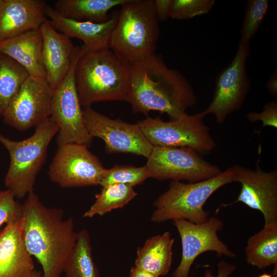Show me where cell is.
Here are the masks:
<instances>
[{"instance_id":"17","label":"cell","mask_w":277,"mask_h":277,"mask_svg":"<svg viewBox=\"0 0 277 277\" xmlns=\"http://www.w3.org/2000/svg\"><path fill=\"white\" fill-rule=\"evenodd\" d=\"M46 6L43 0H0V42L39 29Z\"/></svg>"},{"instance_id":"22","label":"cell","mask_w":277,"mask_h":277,"mask_svg":"<svg viewBox=\"0 0 277 277\" xmlns=\"http://www.w3.org/2000/svg\"><path fill=\"white\" fill-rule=\"evenodd\" d=\"M246 262L260 269L274 266L273 277L277 275V224L264 227L250 236L245 250Z\"/></svg>"},{"instance_id":"6","label":"cell","mask_w":277,"mask_h":277,"mask_svg":"<svg viewBox=\"0 0 277 277\" xmlns=\"http://www.w3.org/2000/svg\"><path fill=\"white\" fill-rule=\"evenodd\" d=\"M232 182V166L219 175L203 181L185 183L171 181L168 190L153 204L154 210L151 221L160 223L183 219L195 224L203 223L210 215L203 209L206 202L219 188Z\"/></svg>"},{"instance_id":"30","label":"cell","mask_w":277,"mask_h":277,"mask_svg":"<svg viewBox=\"0 0 277 277\" xmlns=\"http://www.w3.org/2000/svg\"><path fill=\"white\" fill-rule=\"evenodd\" d=\"M22 216V204L9 190H0V228L4 224L19 221Z\"/></svg>"},{"instance_id":"4","label":"cell","mask_w":277,"mask_h":277,"mask_svg":"<svg viewBox=\"0 0 277 277\" xmlns=\"http://www.w3.org/2000/svg\"><path fill=\"white\" fill-rule=\"evenodd\" d=\"M159 23L154 0H127L121 5L109 48L128 63L154 53Z\"/></svg>"},{"instance_id":"31","label":"cell","mask_w":277,"mask_h":277,"mask_svg":"<svg viewBox=\"0 0 277 277\" xmlns=\"http://www.w3.org/2000/svg\"><path fill=\"white\" fill-rule=\"evenodd\" d=\"M248 121L252 122L261 121L263 127L270 126L277 128V102L272 101L266 104L260 112H250L247 114Z\"/></svg>"},{"instance_id":"13","label":"cell","mask_w":277,"mask_h":277,"mask_svg":"<svg viewBox=\"0 0 277 277\" xmlns=\"http://www.w3.org/2000/svg\"><path fill=\"white\" fill-rule=\"evenodd\" d=\"M53 95L46 79L29 75L5 112L4 123L19 131L36 127L50 117Z\"/></svg>"},{"instance_id":"1","label":"cell","mask_w":277,"mask_h":277,"mask_svg":"<svg viewBox=\"0 0 277 277\" xmlns=\"http://www.w3.org/2000/svg\"><path fill=\"white\" fill-rule=\"evenodd\" d=\"M129 64L128 102L134 113L151 111L176 120L194 106L197 99L191 85L178 70L170 68L155 53Z\"/></svg>"},{"instance_id":"11","label":"cell","mask_w":277,"mask_h":277,"mask_svg":"<svg viewBox=\"0 0 277 277\" xmlns=\"http://www.w3.org/2000/svg\"><path fill=\"white\" fill-rule=\"evenodd\" d=\"M88 147L76 143L58 146L49 166L50 181L64 188L100 185L106 169Z\"/></svg>"},{"instance_id":"19","label":"cell","mask_w":277,"mask_h":277,"mask_svg":"<svg viewBox=\"0 0 277 277\" xmlns=\"http://www.w3.org/2000/svg\"><path fill=\"white\" fill-rule=\"evenodd\" d=\"M35 270L22 235L21 219L0 230V277H31Z\"/></svg>"},{"instance_id":"8","label":"cell","mask_w":277,"mask_h":277,"mask_svg":"<svg viewBox=\"0 0 277 277\" xmlns=\"http://www.w3.org/2000/svg\"><path fill=\"white\" fill-rule=\"evenodd\" d=\"M86 50L83 45L76 47L70 69L53 91L50 117L56 124L58 146L70 143L89 147L93 137L88 133L83 115L75 81V69L78 60Z\"/></svg>"},{"instance_id":"36","label":"cell","mask_w":277,"mask_h":277,"mask_svg":"<svg viewBox=\"0 0 277 277\" xmlns=\"http://www.w3.org/2000/svg\"><path fill=\"white\" fill-rule=\"evenodd\" d=\"M42 272L41 271L35 270L31 277H42Z\"/></svg>"},{"instance_id":"12","label":"cell","mask_w":277,"mask_h":277,"mask_svg":"<svg viewBox=\"0 0 277 277\" xmlns=\"http://www.w3.org/2000/svg\"><path fill=\"white\" fill-rule=\"evenodd\" d=\"M83 115L88 133L104 142L108 153H131L147 159L149 156L153 146L137 124L111 119L91 107L83 108Z\"/></svg>"},{"instance_id":"37","label":"cell","mask_w":277,"mask_h":277,"mask_svg":"<svg viewBox=\"0 0 277 277\" xmlns=\"http://www.w3.org/2000/svg\"><path fill=\"white\" fill-rule=\"evenodd\" d=\"M258 277H273L272 275H271L270 274L264 273L261 275H260Z\"/></svg>"},{"instance_id":"34","label":"cell","mask_w":277,"mask_h":277,"mask_svg":"<svg viewBox=\"0 0 277 277\" xmlns=\"http://www.w3.org/2000/svg\"><path fill=\"white\" fill-rule=\"evenodd\" d=\"M266 88L268 92L273 96H276L277 94V75L276 72L270 77L268 80Z\"/></svg>"},{"instance_id":"3","label":"cell","mask_w":277,"mask_h":277,"mask_svg":"<svg viewBox=\"0 0 277 277\" xmlns=\"http://www.w3.org/2000/svg\"><path fill=\"white\" fill-rule=\"evenodd\" d=\"M77 92L83 108L97 102L127 101L129 64L109 48L86 50L75 69Z\"/></svg>"},{"instance_id":"32","label":"cell","mask_w":277,"mask_h":277,"mask_svg":"<svg viewBox=\"0 0 277 277\" xmlns=\"http://www.w3.org/2000/svg\"><path fill=\"white\" fill-rule=\"evenodd\" d=\"M173 0H154V8L158 21H165L170 17Z\"/></svg>"},{"instance_id":"5","label":"cell","mask_w":277,"mask_h":277,"mask_svg":"<svg viewBox=\"0 0 277 277\" xmlns=\"http://www.w3.org/2000/svg\"><path fill=\"white\" fill-rule=\"evenodd\" d=\"M58 131L57 125L50 117L36 127L31 136L22 141H13L0 133V143L10 156L4 184L15 199H22L33 191L48 146Z\"/></svg>"},{"instance_id":"9","label":"cell","mask_w":277,"mask_h":277,"mask_svg":"<svg viewBox=\"0 0 277 277\" xmlns=\"http://www.w3.org/2000/svg\"><path fill=\"white\" fill-rule=\"evenodd\" d=\"M148 178L195 183L214 177L222 171L188 147L153 146L145 165Z\"/></svg>"},{"instance_id":"15","label":"cell","mask_w":277,"mask_h":277,"mask_svg":"<svg viewBox=\"0 0 277 277\" xmlns=\"http://www.w3.org/2000/svg\"><path fill=\"white\" fill-rule=\"evenodd\" d=\"M233 182L241 185L236 201L250 208L260 211L263 215L264 226L277 224V171L262 170L258 160L255 169L239 165L232 166Z\"/></svg>"},{"instance_id":"25","label":"cell","mask_w":277,"mask_h":277,"mask_svg":"<svg viewBox=\"0 0 277 277\" xmlns=\"http://www.w3.org/2000/svg\"><path fill=\"white\" fill-rule=\"evenodd\" d=\"M29 75L21 65L0 53V117Z\"/></svg>"},{"instance_id":"28","label":"cell","mask_w":277,"mask_h":277,"mask_svg":"<svg viewBox=\"0 0 277 277\" xmlns=\"http://www.w3.org/2000/svg\"><path fill=\"white\" fill-rule=\"evenodd\" d=\"M268 7V0H248L246 2L240 41L250 43L262 24Z\"/></svg>"},{"instance_id":"7","label":"cell","mask_w":277,"mask_h":277,"mask_svg":"<svg viewBox=\"0 0 277 277\" xmlns=\"http://www.w3.org/2000/svg\"><path fill=\"white\" fill-rule=\"evenodd\" d=\"M202 112L185 113L180 118L164 121L160 117L147 116L137 124L152 146L188 147L199 153H208L216 145Z\"/></svg>"},{"instance_id":"33","label":"cell","mask_w":277,"mask_h":277,"mask_svg":"<svg viewBox=\"0 0 277 277\" xmlns=\"http://www.w3.org/2000/svg\"><path fill=\"white\" fill-rule=\"evenodd\" d=\"M235 269V265L230 264L223 260L218 264L216 275H213L210 269H207L205 271L204 277H228L234 271Z\"/></svg>"},{"instance_id":"23","label":"cell","mask_w":277,"mask_h":277,"mask_svg":"<svg viewBox=\"0 0 277 277\" xmlns=\"http://www.w3.org/2000/svg\"><path fill=\"white\" fill-rule=\"evenodd\" d=\"M127 0H58L53 8L62 16L75 21L103 23L109 11Z\"/></svg>"},{"instance_id":"27","label":"cell","mask_w":277,"mask_h":277,"mask_svg":"<svg viewBox=\"0 0 277 277\" xmlns=\"http://www.w3.org/2000/svg\"><path fill=\"white\" fill-rule=\"evenodd\" d=\"M147 179H148V176L145 166L135 167L115 165L109 169H106L100 185L102 187L122 184L134 187L143 183Z\"/></svg>"},{"instance_id":"10","label":"cell","mask_w":277,"mask_h":277,"mask_svg":"<svg viewBox=\"0 0 277 277\" xmlns=\"http://www.w3.org/2000/svg\"><path fill=\"white\" fill-rule=\"evenodd\" d=\"M250 52V43L240 40L231 62L216 76L211 102L201 112L204 116L212 114L217 123L221 124L229 114L240 109L251 87L246 67Z\"/></svg>"},{"instance_id":"35","label":"cell","mask_w":277,"mask_h":277,"mask_svg":"<svg viewBox=\"0 0 277 277\" xmlns=\"http://www.w3.org/2000/svg\"><path fill=\"white\" fill-rule=\"evenodd\" d=\"M129 277H159L147 271L132 266L130 270Z\"/></svg>"},{"instance_id":"20","label":"cell","mask_w":277,"mask_h":277,"mask_svg":"<svg viewBox=\"0 0 277 277\" xmlns=\"http://www.w3.org/2000/svg\"><path fill=\"white\" fill-rule=\"evenodd\" d=\"M42 46L43 36L39 28L0 42V53L21 65L30 75L46 79Z\"/></svg>"},{"instance_id":"21","label":"cell","mask_w":277,"mask_h":277,"mask_svg":"<svg viewBox=\"0 0 277 277\" xmlns=\"http://www.w3.org/2000/svg\"><path fill=\"white\" fill-rule=\"evenodd\" d=\"M174 242L169 231L149 238L138 247L134 266L159 277L166 275L172 262Z\"/></svg>"},{"instance_id":"14","label":"cell","mask_w":277,"mask_h":277,"mask_svg":"<svg viewBox=\"0 0 277 277\" xmlns=\"http://www.w3.org/2000/svg\"><path fill=\"white\" fill-rule=\"evenodd\" d=\"M173 221L180 236L182 250L181 262L172 277H189L194 260L205 252L213 251L219 256L230 258L235 256L217 235L223 227L220 219L212 216L201 224L183 219Z\"/></svg>"},{"instance_id":"2","label":"cell","mask_w":277,"mask_h":277,"mask_svg":"<svg viewBox=\"0 0 277 277\" xmlns=\"http://www.w3.org/2000/svg\"><path fill=\"white\" fill-rule=\"evenodd\" d=\"M64 211L44 205L34 191L22 204L21 227L28 253L42 267V277H61L76 240L74 220Z\"/></svg>"},{"instance_id":"18","label":"cell","mask_w":277,"mask_h":277,"mask_svg":"<svg viewBox=\"0 0 277 277\" xmlns=\"http://www.w3.org/2000/svg\"><path fill=\"white\" fill-rule=\"evenodd\" d=\"M46 14L55 29L70 38L81 40L87 50L109 48L110 36L118 16V14H113L106 22L100 23L77 21L62 16L47 5Z\"/></svg>"},{"instance_id":"24","label":"cell","mask_w":277,"mask_h":277,"mask_svg":"<svg viewBox=\"0 0 277 277\" xmlns=\"http://www.w3.org/2000/svg\"><path fill=\"white\" fill-rule=\"evenodd\" d=\"M63 272L65 277H100L92 256L90 234L86 229L77 232L75 243Z\"/></svg>"},{"instance_id":"29","label":"cell","mask_w":277,"mask_h":277,"mask_svg":"<svg viewBox=\"0 0 277 277\" xmlns=\"http://www.w3.org/2000/svg\"><path fill=\"white\" fill-rule=\"evenodd\" d=\"M214 3V0H173L170 17L183 20L204 15Z\"/></svg>"},{"instance_id":"26","label":"cell","mask_w":277,"mask_h":277,"mask_svg":"<svg viewBox=\"0 0 277 277\" xmlns=\"http://www.w3.org/2000/svg\"><path fill=\"white\" fill-rule=\"evenodd\" d=\"M133 187L122 184L102 187L101 192L95 195V202L84 213L83 217L103 216L114 209L123 208L137 195Z\"/></svg>"},{"instance_id":"16","label":"cell","mask_w":277,"mask_h":277,"mask_svg":"<svg viewBox=\"0 0 277 277\" xmlns=\"http://www.w3.org/2000/svg\"><path fill=\"white\" fill-rule=\"evenodd\" d=\"M40 30L43 36L42 57L46 80L54 91L68 73L76 47L70 37L55 29L48 19Z\"/></svg>"}]
</instances>
